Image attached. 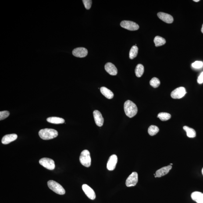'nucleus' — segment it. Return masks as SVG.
<instances>
[{
	"instance_id": "1",
	"label": "nucleus",
	"mask_w": 203,
	"mask_h": 203,
	"mask_svg": "<svg viewBox=\"0 0 203 203\" xmlns=\"http://www.w3.org/2000/svg\"><path fill=\"white\" fill-rule=\"evenodd\" d=\"M124 109L126 116L130 118L135 116L137 113V106L133 102L128 100L124 105Z\"/></svg>"
},
{
	"instance_id": "2",
	"label": "nucleus",
	"mask_w": 203,
	"mask_h": 203,
	"mask_svg": "<svg viewBox=\"0 0 203 203\" xmlns=\"http://www.w3.org/2000/svg\"><path fill=\"white\" fill-rule=\"evenodd\" d=\"M38 133L40 137L44 140L52 139L58 135L57 130L50 128L42 129L40 130Z\"/></svg>"
},
{
	"instance_id": "3",
	"label": "nucleus",
	"mask_w": 203,
	"mask_h": 203,
	"mask_svg": "<svg viewBox=\"0 0 203 203\" xmlns=\"http://www.w3.org/2000/svg\"><path fill=\"white\" fill-rule=\"evenodd\" d=\"M49 188L54 192L60 195H63L66 193L65 189L59 183L53 180H49L48 182Z\"/></svg>"
},
{
	"instance_id": "4",
	"label": "nucleus",
	"mask_w": 203,
	"mask_h": 203,
	"mask_svg": "<svg viewBox=\"0 0 203 203\" xmlns=\"http://www.w3.org/2000/svg\"><path fill=\"white\" fill-rule=\"evenodd\" d=\"M80 163L85 167H89L91 165V158L89 151L84 150L82 151L80 156Z\"/></svg>"
},
{
	"instance_id": "5",
	"label": "nucleus",
	"mask_w": 203,
	"mask_h": 203,
	"mask_svg": "<svg viewBox=\"0 0 203 203\" xmlns=\"http://www.w3.org/2000/svg\"><path fill=\"white\" fill-rule=\"evenodd\" d=\"M39 163L46 169L53 170L55 168V162L51 158H44L39 160Z\"/></svg>"
},
{
	"instance_id": "6",
	"label": "nucleus",
	"mask_w": 203,
	"mask_h": 203,
	"mask_svg": "<svg viewBox=\"0 0 203 203\" xmlns=\"http://www.w3.org/2000/svg\"><path fill=\"white\" fill-rule=\"evenodd\" d=\"M120 26L123 28L130 30H136L139 28V26L137 23L130 21H123L121 22Z\"/></svg>"
},
{
	"instance_id": "7",
	"label": "nucleus",
	"mask_w": 203,
	"mask_h": 203,
	"mask_svg": "<svg viewBox=\"0 0 203 203\" xmlns=\"http://www.w3.org/2000/svg\"><path fill=\"white\" fill-rule=\"evenodd\" d=\"M186 94L185 88L183 87L177 88L171 94V96L174 99H179L183 98Z\"/></svg>"
},
{
	"instance_id": "8",
	"label": "nucleus",
	"mask_w": 203,
	"mask_h": 203,
	"mask_svg": "<svg viewBox=\"0 0 203 203\" xmlns=\"http://www.w3.org/2000/svg\"><path fill=\"white\" fill-rule=\"evenodd\" d=\"M138 181V175L136 172H133L126 179V185L128 187H133L137 184Z\"/></svg>"
},
{
	"instance_id": "9",
	"label": "nucleus",
	"mask_w": 203,
	"mask_h": 203,
	"mask_svg": "<svg viewBox=\"0 0 203 203\" xmlns=\"http://www.w3.org/2000/svg\"><path fill=\"white\" fill-rule=\"evenodd\" d=\"M117 160V157L116 155H112L109 157L107 163V168L108 170L112 171L115 169Z\"/></svg>"
},
{
	"instance_id": "10",
	"label": "nucleus",
	"mask_w": 203,
	"mask_h": 203,
	"mask_svg": "<svg viewBox=\"0 0 203 203\" xmlns=\"http://www.w3.org/2000/svg\"><path fill=\"white\" fill-rule=\"evenodd\" d=\"M82 189L85 193L90 199L94 200L96 198L95 192L91 187L87 184H83L82 186Z\"/></svg>"
},
{
	"instance_id": "11",
	"label": "nucleus",
	"mask_w": 203,
	"mask_h": 203,
	"mask_svg": "<svg viewBox=\"0 0 203 203\" xmlns=\"http://www.w3.org/2000/svg\"><path fill=\"white\" fill-rule=\"evenodd\" d=\"M72 54L74 56L79 58H84L87 56L88 51L86 48L80 47L74 49L72 51Z\"/></svg>"
},
{
	"instance_id": "12",
	"label": "nucleus",
	"mask_w": 203,
	"mask_h": 203,
	"mask_svg": "<svg viewBox=\"0 0 203 203\" xmlns=\"http://www.w3.org/2000/svg\"><path fill=\"white\" fill-rule=\"evenodd\" d=\"M93 115L94 121L97 125L99 127L102 126L104 124V119L101 112L99 111L96 110L93 112Z\"/></svg>"
},
{
	"instance_id": "13",
	"label": "nucleus",
	"mask_w": 203,
	"mask_h": 203,
	"mask_svg": "<svg viewBox=\"0 0 203 203\" xmlns=\"http://www.w3.org/2000/svg\"><path fill=\"white\" fill-rule=\"evenodd\" d=\"M158 18L165 23H172L173 21V18L171 15L163 12H159L157 14Z\"/></svg>"
},
{
	"instance_id": "14",
	"label": "nucleus",
	"mask_w": 203,
	"mask_h": 203,
	"mask_svg": "<svg viewBox=\"0 0 203 203\" xmlns=\"http://www.w3.org/2000/svg\"><path fill=\"white\" fill-rule=\"evenodd\" d=\"M105 69L107 72L112 75H116L117 73V69L116 67L111 62H108L105 65Z\"/></svg>"
},
{
	"instance_id": "15",
	"label": "nucleus",
	"mask_w": 203,
	"mask_h": 203,
	"mask_svg": "<svg viewBox=\"0 0 203 203\" xmlns=\"http://www.w3.org/2000/svg\"><path fill=\"white\" fill-rule=\"evenodd\" d=\"M17 138V135L15 133L6 135L2 138V143L4 144H8L15 141Z\"/></svg>"
},
{
	"instance_id": "16",
	"label": "nucleus",
	"mask_w": 203,
	"mask_h": 203,
	"mask_svg": "<svg viewBox=\"0 0 203 203\" xmlns=\"http://www.w3.org/2000/svg\"><path fill=\"white\" fill-rule=\"evenodd\" d=\"M172 168L171 165H168L167 166L161 168L160 169L158 170L156 172V176L158 178L165 176L169 173V171L172 169Z\"/></svg>"
},
{
	"instance_id": "17",
	"label": "nucleus",
	"mask_w": 203,
	"mask_h": 203,
	"mask_svg": "<svg viewBox=\"0 0 203 203\" xmlns=\"http://www.w3.org/2000/svg\"><path fill=\"white\" fill-rule=\"evenodd\" d=\"M191 197L197 203H203V194L200 192L195 191L192 193Z\"/></svg>"
},
{
	"instance_id": "18",
	"label": "nucleus",
	"mask_w": 203,
	"mask_h": 203,
	"mask_svg": "<svg viewBox=\"0 0 203 203\" xmlns=\"http://www.w3.org/2000/svg\"><path fill=\"white\" fill-rule=\"evenodd\" d=\"M100 91H101V94L108 99H112L113 98V93L107 88L104 87H102L100 89Z\"/></svg>"
},
{
	"instance_id": "19",
	"label": "nucleus",
	"mask_w": 203,
	"mask_h": 203,
	"mask_svg": "<svg viewBox=\"0 0 203 203\" xmlns=\"http://www.w3.org/2000/svg\"><path fill=\"white\" fill-rule=\"evenodd\" d=\"M47 121L50 123L56 124L63 123L65 122V120L62 118L56 117H49L47 119Z\"/></svg>"
},
{
	"instance_id": "20",
	"label": "nucleus",
	"mask_w": 203,
	"mask_h": 203,
	"mask_svg": "<svg viewBox=\"0 0 203 203\" xmlns=\"http://www.w3.org/2000/svg\"><path fill=\"white\" fill-rule=\"evenodd\" d=\"M183 129L186 131L187 135L188 137L194 138L196 137V133L194 129L187 126H183Z\"/></svg>"
},
{
	"instance_id": "21",
	"label": "nucleus",
	"mask_w": 203,
	"mask_h": 203,
	"mask_svg": "<svg viewBox=\"0 0 203 203\" xmlns=\"http://www.w3.org/2000/svg\"><path fill=\"white\" fill-rule=\"evenodd\" d=\"M154 42L155 43V46L158 47L164 45L166 43V41L165 39L162 37L157 36L154 38Z\"/></svg>"
},
{
	"instance_id": "22",
	"label": "nucleus",
	"mask_w": 203,
	"mask_h": 203,
	"mask_svg": "<svg viewBox=\"0 0 203 203\" xmlns=\"http://www.w3.org/2000/svg\"><path fill=\"white\" fill-rule=\"evenodd\" d=\"M144 72V67L141 64H138L136 66L135 69L136 76L137 77H141Z\"/></svg>"
},
{
	"instance_id": "23",
	"label": "nucleus",
	"mask_w": 203,
	"mask_h": 203,
	"mask_svg": "<svg viewBox=\"0 0 203 203\" xmlns=\"http://www.w3.org/2000/svg\"><path fill=\"white\" fill-rule=\"evenodd\" d=\"M138 53V48L136 46H133L130 50L129 57L130 59H133L137 57Z\"/></svg>"
},
{
	"instance_id": "24",
	"label": "nucleus",
	"mask_w": 203,
	"mask_h": 203,
	"mask_svg": "<svg viewBox=\"0 0 203 203\" xmlns=\"http://www.w3.org/2000/svg\"><path fill=\"white\" fill-rule=\"evenodd\" d=\"M157 117L161 121H165L170 119L171 117V116L170 114L167 112H160L158 114Z\"/></svg>"
},
{
	"instance_id": "25",
	"label": "nucleus",
	"mask_w": 203,
	"mask_h": 203,
	"mask_svg": "<svg viewBox=\"0 0 203 203\" xmlns=\"http://www.w3.org/2000/svg\"><path fill=\"white\" fill-rule=\"evenodd\" d=\"M159 131V129L157 126L151 125L149 128L148 132L149 134L151 136H154L158 133Z\"/></svg>"
},
{
	"instance_id": "26",
	"label": "nucleus",
	"mask_w": 203,
	"mask_h": 203,
	"mask_svg": "<svg viewBox=\"0 0 203 203\" xmlns=\"http://www.w3.org/2000/svg\"><path fill=\"white\" fill-rule=\"evenodd\" d=\"M150 84L152 87L156 88L160 86V82L157 78L154 77L150 80Z\"/></svg>"
},
{
	"instance_id": "27",
	"label": "nucleus",
	"mask_w": 203,
	"mask_h": 203,
	"mask_svg": "<svg viewBox=\"0 0 203 203\" xmlns=\"http://www.w3.org/2000/svg\"><path fill=\"white\" fill-rule=\"evenodd\" d=\"M192 67L194 69H199L202 67L203 62L201 61H196L192 64Z\"/></svg>"
},
{
	"instance_id": "28",
	"label": "nucleus",
	"mask_w": 203,
	"mask_h": 203,
	"mask_svg": "<svg viewBox=\"0 0 203 203\" xmlns=\"http://www.w3.org/2000/svg\"><path fill=\"white\" fill-rule=\"evenodd\" d=\"M9 112L7 111H2L0 112V120H3L6 119L8 117L9 115Z\"/></svg>"
},
{
	"instance_id": "29",
	"label": "nucleus",
	"mask_w": 203,
	"mask_h": 203,
	"mask_svg": "<svg viewBox=\"0 0 203 203\" xmlns=\"http://www.w3.org/2000/svg\"><path fill=\"white\" fill-rule=\"evenodd\" d=\"M83 2L86 9H90L91 7L92 1L91 0H83Z\"/></svg>"
},
{
	"instance_id": "30",
	"label": "nucleus",
	"mask_w": 203,
	"mask_h": 203,
	"mask_svg": "<svg viewBox=\"0 0 203 203\" xmlns=\"http://www.w3.org/2000/svg\"><path fill=\"white\" fill-rule=\"evenodd\" d=\"M197 81V83L199 84H202L203 83V72H202L200 75L198 76Z\"/></svg>"
},
{
	"instance_id": "31",
	"label": "nucleus",
	"mask_w": 203,
	"mask_h": 203,
	"mask_svg": "<svg viewBox=\"0 0 203 203\" xmlns=\"http://www.w3.org/2000/svg\"><path fill=\"white\" fill-rule=\"evenodd\" d=\"M201 32H202V33H203V24L202 25V28L201 29Z\"/></svg>"
},
{
	"instance_id": "32",
	"label": "nucleus",
	"mask_w": 203,
	"mask_h": 203,
	"mask_svg": "<svg viewBox=\"0 0 203 203\" xmlns=\"http://www.w3.org/2000/svg\"><path fill=\"white\" fill-rule=\"evenodd\" d=\"M194 1V2H199V1H199V0H194V1Z\"/></svg>"
},
{
	"instance_id": "33",
	"label": "nucleus",
	"mask_w": 203,
	"mask_h": 203,
	"mask_svg": "<svg viewBox=\"0 0 203 203\" xmlns=\"http://www.w3.org/2000/svg\"><path fill=\"white\" fill-rule=\"evenodd\" d=\"M202 173L203 175V169H202Z\"/></svg>"
},
{
	"instance_id": "34",
	"label": "nucleus",
	"mask_w": 203,
	"mask_h": 203,
	"mask_svg": "<svg viewBox=\"0 0 203 203\" xmlns=\"http://www.w3.org/2000/svg\"><path fill=\"white\" fill-rule=\"evenodd\" d=\"M173 165V164H171V163L170 164V165Z\"/></svg>"
}]
</instances>
